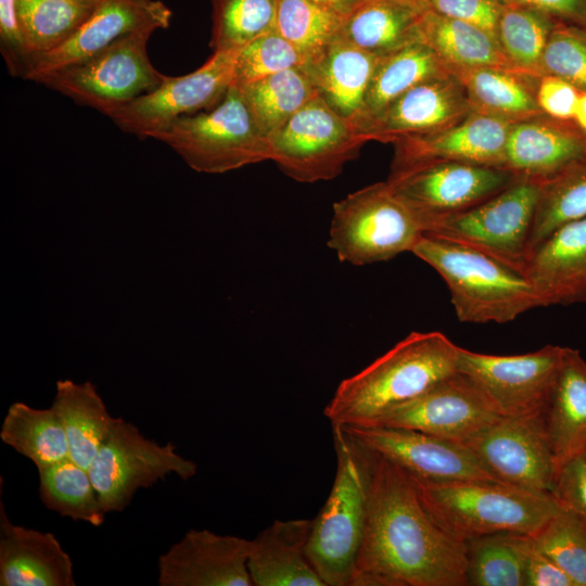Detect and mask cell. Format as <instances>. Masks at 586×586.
<instances>
[{
	"instance_id": "cell-4",
	"label": "cell",
	"mask_w": 586,
	"mask_h": 586,
	"mask_svg": "<svg viewBox=\"0 0 586 586\" xmlns=\"http://www.w3.org/2000/svg\"><path fill=\"white\" fill-rule=\"evenodd\" d=\"M415 484L431 518L453 537L464 543L501 532L533 535L561 507L550 493L502 482Z\"/></svg>"
},
{
	"instance_id": "cell-31",
	"label": "cell",
	"mask_w": 586,
	"mask_h": 586,
	"mask_svg": "<svg viewBox=\"0 0 586 586\" xmlns=\"http://www.w3.org/2000/svg\"><path fill=\"white\" fill-rule=\"evenodd\" d=\"M419 36L453 74L479 67L519 68L509 61L494 36L431 10L420 23Z\"/></svg>"
},
{
	"instance_id": "cell-50",
	"label": "cell",
	"mask_w": 586,
	"mask_h": 586,
	"mask_svg": "<svg viewBox=\"0 0 586 586\" xmlns=\"http://www.w3.org/2000/svg\"><path fill=\"white\" fill-rule=\"evenodd\" d=\"M536 8L558 21L586 28V0H510Z\"/></svg>"
},
{
	"instance_id": "cell-24",
	"label": "cell",
	"mask_w": 586,
	"mask_h": 586,
	"mask_svg": "<svg viewBox=\"0 0 586 586\" xmlns=\"http://www.w3.org/2000/svg\"><path fill=\"white\" fill-rule=\"evenodd\" d=\"M525 273L544 307L586 304V217L545 239L531 253Z\"/></svg>"
},
{
	"instance_id": "cell-33",
	"label": "cell",
	"mask_w": 586,
	"mask_h": 586,
	"mask_svg": "<svg viewBox=\"0 0 586 586\" xmlns=\"http://www.w3.org/2000/svg\"><path fill=\"white\" fill-rule=\"evenodd\" d=\"M0 438L37 469L69 457L62 421L52 407L41 409L13 403L3 418Z\"/></svg>"
},
{
	"instance_id": "cell-35",
	"label": "cell",
	"mask_w": 586,
	"mask_h": 586,
	"mask_svg": "<svg viewBox=\"0 0 586 586\" xmlns=\"http://www.w3.org/2000/svg\"><path fill=\"white\" fill-rule=\"evenodd\" d=\"M260 131L268 138L319 95L303 68H290L239 88Z\"/></svg>"
},
{
	"instance_id": "cell-49",
	"label": "cell",
	"mask_w": 586,
	"mask_h": 586,
	"mask_svg": "<svg viewBox=\"0 0 586 586\" xmlns=\"http://www.w3.org/2000/svg\"><path fill=\"white\" fill-rule=\"evenodd\" d=\"M525 586H575L569 575L532 540L526 561Z\"/></svg>"
},
{
	"instance_id": "cell-21",
	"label": "cell",
	"mask_w": 586,
	"mask_h": 586,
	"mask_svg": "<svg viewBox=\"0 0 586 586\" xmlns=\"http://www.w3.org/2000/svg\"><path fill=\"white\" fill-rule=\"evenodd\" d=\"M511 124L471 113L446 129L408 136L393 142L390 174L440 162H459L504 168Z\"/></svg>"
},
{
	"instance_id": "cell-48",
	"label": "cell",
	"mask_w": 586,
	"mask_h": 586,
	"mask_svg": "<svg viewBox=\"0 0 586 586\" xmlns=\"http://www.w3.org/2000/svg\"><path fill=\"white\" fill-rule=\"evenodd\" d=\"M579 90L566 80L550 74L538 77L536 100L544 115L573 122Z\"/></svg>"
},
{
	"instance_id": "cell-40",
	"label": "cell",
	"mask_w": 586,
	"mask_h": 586,
	"mask_svg": "<svg viewBox=\"0 0 586 586\" xmlns=\"http://www.w3.org/2000/svg\"><path fill=\"white\" fill-rule=\"evenodd\" d=\"M346 17L311 0H279L273 29L309 61L340 37Z\"/></svg>"
},
{
	"instance_id": "cell-34",
	"label": "cell",
	"mask_w": 586,
	"mask_h": 586,
	"mask_svg": "<svg viewBox=\"0 0 586 586\" xmlns=\"http://www.w3.org/2000/svg\"><path fill=\"white\" fill-rule=\"evenodd\" d=\"M532 536L501 532L466 542L467 585L525 586Z\"/></svg>"
},
{
	"instance_id": "cell-20",
	"label": "cell",
	"mask_w": 586,
	"mask_h": 586,
	"mask_svg": "<svg viewBox=\"0 0 586 586\" xmlns=\"http://www.w3.org/2000/svg\"><path fill=\"white\" fill-rule=\"evenodd\" d=\"M250 539L189 530L158 557L160 586H253Z\"/></svg>"
},
{
	"instance_id": "cell-25",
	"label": "cell",
	"mask_w": 586,
	"mask_h": 586,
	"mask_svg": "<svg viewBox=\"0 0 586 586\" xmlns=\"http://www.w3.org/2000/svg\"><path fill=\"white\" fill-rule=\"evenodd\" d=\"M311 525L313 519L275 520L250 539L253 586H326L307 555Z\"/></svg>"
},
{
	"instance_id": "cell-11",
	"label": "cell",
	"mask_w": 586,
	"mask_h": 586,
	"mask_svg": "<svg viewBox=\"0 0 586 586\" xmlns=\"http://www.w3.org/2000/svg\"><path fill=\"white\" fill-rule=\"evenodd\" d=\"M88 471L110 513L123 511L139 489L152 487L170 474L188 481L196 474L198 466L178 454L171 442L150 440L133 423L117 417Z\"/></svg>"
},
{
	"instance_id": "cell-13",
	"label": "cell",
	"mask_w": 586,
	"mask_h": 586,
	"mask_svg": "<svg viewBox=\"0 0 586 586\" xmlns=\"http://www.w3.org/2000/svg\"><path fill=\"white\" fill-rule=\"evenodd\" d=\"M237 52L214 51L198 69L167 76L153 91L112 111L107 117L141 139L167 128L177 118L217 106L233 85Z\"/></svg>"
},
{
	"instance_id": "cell-46",
	"label": "cell",
	"mask_w": 586,
	"mask_h": 586,
	"mask_svg": "<svg viewBox=\"0 0 586 586\" xmlns=\"http://www.w3.org/2000/svg\"><path fill=\"white\" fill-rule=\"evenodd\" d=\"M506 0H425L437 14L470 23L497 39V27Z\"/></svg>"
},
{
	"instance_id": "cell-6",
	"label": "cell",
	"mask_w": 586,
	"mask_h": 586,
	"mask_svg": "<svg viewBox=\"0 0 586 586\" xmlns=\"http://www.w3.org/2000/svg\"><path fill=\"white\" fill-rule=\"evenodd\" d=\"M423 231L419 215L382 181L334 203L328 246L341 262L364 266L411 252Z\"/></svg>"
},
{
	"instance_id": "cell-7",
	"label": "cell",
	"mask_w": 586,
	"mask_h": 586,
	"mask_svg": "<svg viewBox=\"0 0 586 586\" xmlns=\"http://www.w3.org/2000/svg\"><path fill=\"white\" fill-rule=\"evenodd\" d=\"M153 139L167 144L199 173L222 174L270 161L268 138L234 85L217 106L177 118Z\"/></svg>"
},
{
	"instance_id": "cell-28",
	"label": "cell",
	"mask_w": 586,
	"mask_h": 586,
	"mask_svg": "<svg viewBox=\"0 0 586 586\" xmlns=\"http://www.w3.org/2000/svg\"><path fill=\"white\" fill-rule=\"evenodd\" d=\"M473 113L509 124L544 115L538 107V77L520 68L479 67L455 73Z\"/></svg>"
},
{
	"instance_id": "cell-23",
	"label": "cell",
	"mask_w": 586,
	"mask_h": 586,
	"mask_svg": "<svg viewBox=\"0 0 586 586\" xmlns=\"http://www.w3.org/2000/svg\"><path fill=\"white\" fill-rule=\"evenodd\" d=\"M0 585L75 586L74 563L50 532L11 522L0 505Z\"/></svg>"
},
{
	"instance_id": "cell-19",
	"label": "cell",
	"mask_w": 586,
	"mask_h": 586,
	"mask_svg": "<svg viewBox=\"0 0 586 586\" xmlns=\"http://www.w3.org/2000/svg\"><path fill=\"white\" fill-rule=\"evenodd\" d=\"M471 113L461 81L447 73L404 92L361 124L358 133L367 142L393 143L404 137L446 129Z\"/></svg>"
},
{
	"instance_id": "cell-36",
	"label": "cell",
	"mask_w": 586,
	"mask_h": 586,
	"mask_svg": "<svg viewBox=\"0 0 586 586\" xmlns=\"http://www.w3.org/2000/svg\"><path fill=\"white\" fill-rule=\"evenodd\" d=\"M37 470L39 498L46 508L74 521L103 524L106 512L88 470L69 457Z\"/></svg>"
},
{
	"instance_id": "cell-8",
	"label": "cell",
	"mask_w": 586,
	"mask_h": 586,
	"mask_svg": "<svg viewBox=\"0 0 586 586\" xmlns=\"http://www.w3.org/2000/svg\"><path fill=\"white\" fill-rule=\"evenodd\" d=\"M540 182L517 177L486 201L431 221L423 234L473 247L525 272Z\"/></svg>"
},
{
	"instance_id": "cell-43",
	"label": "cell",
	"mask_w": 586,
	"mask_h": 586,
	"mask_svg": "<svg viewBox=\"0 0 586 586\" xmlns=\"http://www.w3.org/2000/svg\"><path fill=\"white\" fill-rule=\"evenodd\" d=\"M306 63V56L272 29L237 51L233 85L243 88L285 69L303 68Z\"/></svg>"
},
{
	"instance_id": "cell-32",
	"label": "cell",
	"mask_w": 586,
	"mask_h": 586,
	"mask_svg": "<svg viewBox=\"0 0 586 586\" xmlns=\"http://www.w3.org/2000/svg\"><path fill=\"white\" fill-rule=\"evenodd\" d=\"M450 73L436 53L419 37L386 54L380 55L357 124L381 112L396 98L428 79Z\"/></svg>"
},
{
	"instance_id": "cell-42",
	"label": "cell",
	"mask_w": 586,
	"mask_h": 586,
	"mask_svg": "<svg viewBox=\"0 0 586 586\" xmlns=\"http://www.w3.org/2000/svg\"><path fill=\"white\" fill-rule=\"evenodd\" d=\"M532 536L534 546L557 563L575 586H586V527L560 509Z\"/></svg>"
},
{
	"instance_id": "cell-45",
	"label": "cell",
	"mask_w": 586,
	"mask_h": 586,
	"mask_svg": "<svg viewBox=\"0 0 586 586\" xmlns=\"http://www.w3.org/2000/svg\"><path fill=\"white\" fill-rule=\"evenodd\" d=\"M0 50L9 73L24 79L31 55L17 14L16 0H0Z\"/></svg>"
},
{
	"instance_id": "cell-12",
	"label": "cell",
	"mask_w": 586,
	"mask_h": 586,
	"mask_svg": "<svg viewBox=\"0 0 586 586\" xmlns=\"http://www.w3.org/2000/svg\"><path fill=\"white\" fill-rule=\"evenodd\" d=\"M563 353V346L550 344L532 353L508 356L459 346L457 371L500 417L540 413L550 396Z\"/></svg>"
},
{
	"instance_id": "cell-29",
	"label": "cell",
	"mask_w": 586,
	"mask_h": 586,
	"mask_svg": "<svg viewBox=\"0 0 586 586\" xmlns=\"http://www.w3.org/2000/svg\"><path fill=\"white\" fill-rule=\"evenodd\" d=\"M429 10L425 0H362L347 15L340 37L383 55L419 38Z\"/></svg>"
},
{
	"instance_id": "cell-3",
	"label": "cell",
	"mask_w": 586,
	"mask_h": 586,
	"mask_svg": "<svg viewBox=\"0 0 586 586\" xmlns=\"http://www.w3.org/2000/svg\"><path fill=\"white\" fill-rule=\"evenodd\" d=\"M411 253L444 280L461 322L506 323L544 307L525 272L484 252L422 234Z\"/></svg>"
},
{
	"instance_id": "cell-41",
	"label": "cell",
	"mask_w": 586,
	"mask_h": 586,
	"mask_svg": "<svg viewBox=\"0 0 586 586\" xmlns=\"http://www.w3.org/2000/svg\"><path fill=\"white\" fill-rule=\"evenodd\" d=\"M279 0H211L214 51L237 52L275 28Z\"/></svg>"
},
{
	"instance_id": "cell-10",
	"label": "cell",
	"mask_w": 586,
	"mask_h": 586,
	"mask_svg": "<svg viewBox=\"0 0 586 586\" xmlns=\"http://www.w3.org/2000/svg\"><path fill=\"white\" fill-rule=\"evenodd\" d=\"M270 161L298 182L330 180L367 142L355 124L317 95L268 137Z\"/></svg>"
},
{
	"instance_id": "cell-47",
	"label": "cell",
	"mask_w": 586,
	"mask_h": 586,
	"mask_svg": "<svg viewBox=\"0 0 586 586\" xmlns=\"http://www.w3.org/2000/svg\"><path fill=\"white\" fill-rule=\"evenodd\" d=\"M551 495L559 505L573 512L586 527V456L581 455L558 471Z\"/></svg>"
},
{
	"instance_id": "cell-17",
	"label": "cell",
	"mask_w": 586,
	"mask_h": 586,
	"mask_svg": "<svg viewBox=\"0 0 586 586\" xmlns=\"http://www.w3.org/2000/svg\"><path fill=\"white\" fill-rule=\"evenodd\" d=\"M171 10L161 0H99L89 18L64 43L31 59L24 79L38 82L84 62L117 39L141 30L165 29Z\"/></svg>"
},
{
	"instance_id": "cell-39",
	"label": "cell",
	"mask_w": 586,
	"mask_h": 586,
	"mask_svg": "<svg viewBox=\"0 0 586 586\" xmlns=\"http://www.w3.org/2000/svg\"><path fill=\"white\" fill-rule=\"evenodd\" d=\"M558 20L536 8L506 0L497 27V40L517 67L542 75V58Z\"/></svg>"
},
{
	"instance_id": "cell-16",
	"label": "cell",
	"mask_w": 586,
	"mask_h": 586,
	"mask_svg": "<svg viewBox=\"0 0 586 586\" xmlns=\"http://www.w3.org/2000/svg\"><path fill=\"white\" fill-rule=\"evenodd\" d=\"M341 426L364 446L394 462L417 483L500 482L460 442L407 429Z\"/></svg>"
},
{
	"instance_id": "cell-1",
	"label": "cell",
	"mask_w": 586,
	"mask_h": 586,
	"mask_svg": "<svg viewBox=\"0 0 586 586\" xmlns=\"http://www.w3.org/2000/svg\"><path fill=\"white\" fill-rule=\"evenodd\" d=\"M367 449V515L351 586H467L466 543L431 518L403 469Z\"/></svg>"
},
{
	"instance_id": "cell-15",
	"label": "cell",
	"mask_w": 586,
	"mask_h": 586,
	"mask_svg": "<svg viewBox=\"0 0 586 586\" xmlns=\"http://www.w3.org/2000/svg\"><path fill=\"white\" fill-rule=\"evenodd\" d=\"M460 443L500 482L538 493L551 492L557 466L543 412L501 417Z\"/></svg>"
},
{
	"instance_id": "cell-18",
	"label": "cell",
	"mask_w": 586,
	"mask_h": 586,
	"mask_svg": "<svg viewBox=\"0 0 586 586\" xmlns=\"http://www.w3.org/2000/svg\"><path fill=\"white\" fill-rule=\"evenodd\" d=\"M501 417L458 371L370 425L407 429L462 442Z\"/></svg>"
},
{
	"instance_id": "cell-27",
	"label": "cell",
	"mask_w": 586,
	"mask_h": 586,
	"mask_svg": "<svg viewBox=\"0 0 586 586\" xmlns=\"http://www.w3.org/2000/svg\"><path fill=\"white\" fill-rule=\"evenodd\" d=\"M543 416L558 473L586 451V361L579 351L564 347Z\"/></svg>"
},
{
	"instance_id": "cell-30",
	"label": "cell",
	"mask_w": 586,
	"mask_h": 586,
	"mask_svg": "<svg viewBox=\"0 0 586 586\" xmlns=\"http://www.w3.org/2000/svg\"><path fill=\"white\" fill-rule=\"evenodd\" d=\"M51 407L62 421L69 458L88 470L117 418L90 381L59 380Z\"/></svg>"
},
{
	"instance_id": "cell-37",
	"label": "cell",
	"mask_w": 586,
	"mask_h": 586,
	"mask_svg": "<svg viewBox=\"0 0 586 586\" xmlns=\"http://www.w3.org/2000/svg\"><path fill=\"white\" fill-rule=\"evenodd\" d=\"M98 1L16 0L17 14L31 59L68 40L89 18Z\"/></svg>"
},
{
	"instance_id": "cell-26",
	"label": "cell",
	"mask_w": 586,
	"mask_h": 586,
	"mask_svg": "<svg viewBox=\"0 0 586 586\" xmlns=\"http://www.w3.org/2000/svg\"><path fill=\"white\" fill-rule=\"evenodd\" d=\"M379 59L380 55L339 37L307 61L303 69L319 95L357 126Z\"/></svg>"
},
{
	"instance_id": "cell-52",
	"label": "cell",
	"mask_w": 586,
	"mask_h": 586,
	"mask_svg": "<svg viewBox=\"0 0 586 586\" xmlns=\"http://www.w3.org/2000/svg\"><path fill=\"white\" fill-rule=\"evenodd\" d=\"M573 122L586 135V91H579Z\"/></svg>"
},
{
	"instance_id": "cell-44",
	"label": "cell",
	"mask_w": 586,
	"mask_h": 586,
	"mask_svg": "<svg viewBox=\"0 0 586 586\" xmlns=\"http://www.w3.org/2000/svg\"><path fill=\"white\" fill-rule=\"evenodd\" d=\"M558 76L586 91V28L557 21L542 58V75Z\"/></svg>"
},
{
	"instance_id": "cell-9",
	"label": "cell",
	"mask_w": 586,
	"mask_h": 586,
	"mask_svg": "<svg viewBox=\"0 0 586 586\" xmlns=\"http://www.w3.org/2000/svg\"><path fill=\"white\" fill-rule=\"evenodd\" d=\"M152 30L126 35L84 62L63 68L39 81L104 115L155 90L166 75L148 55Z\"/></svg>"
},
{
	"instance_id": "cell-38",
	"label": "cell",
	"mask_w": 586,
	"mask_h": 586,
	"mask_svg": "<svg viewBox=\"0 0 586 586\" xmlns=\"http://www.w3.org/2000/svg\"><path fill=\"white\" fill-rule=\"evenodd\" d=\"M583 217H586V157L540 182L530 255L555 230Z\"/></svg>"
},
{
	"instance_id": "cell-22",
	"label": "cell",
	"mask_w": 586,
	"mask_h": 586,
	"mask_svg": "<svg viewBox=\"0 0 586 586\" xmlns=\"http://www.w3.org/2000/svg\"><path fill=\"white\" fill-rule=\"evenodd\" d=\"M586 157V135L574 122L546 115L511 124L504 168L544 181Z\"/></svg>"
},
{
	"instance_id": "cell-5",
	"label": "cell",
	"mask_w": 586,
	"mask_h": 586,
	"mask_svg": "<svg viewBox=\"0 0 586 586\" xmlns=\"http://www.w3.org/2000/svg\"><path fill=\"white\" fill-rule=\"evenodd\" d=\"M332 430L336 471L313 519L307 555L326 586H351L367 515L369 455L343 426Z\"/></svg>"
},
{
	"instance_id": "cell-51",
	"label": "cell",
	"mask_w": 586,
	"mask_h": 586,
	"mask_svg": "<svg viewBox=\"0 0 586 586\" xmlns=\"http://www.w3.org/2000/svg\"><path fill=\"white\" fill-rule=\"evenodd\" d=\"M326 7L332 8L346 16L355 10L362 0H311Z\"/></svg>"
},
{
	"instance_id": "cell-2",
	"label": "cell",
	"mask_w": 586,
	"mask_h": 586,
	"mask_svg": "<svg viewBox=\"0 0 586 586\" xmlns=\"http://www.w3.org/2000/svg\"><path fill=\"white\" fill-rule=\"evenodd\" d=\"M459 346L437 331L411 332L344 379L323 410L332 425H370L457 372Z\"/></svg>"
},
{
	"instance_id": "cell-14",
	"label": "cell",
	"mask_w": 586,
	"mask_h": 586,
	"mask_svg": "<svg viewBox=\"0 0 586 586\" xmlns=\"http://www.w3.org/2000/svg\"><path fill=\"white\" fill-rule=\"evenodd\" d=\"M515 178L514 174L500 167L440 162L390 174L386 181L419 215L425 230L435 219L486 201Z\"/></svg>"
},
{
	"instance_id": "cell-53",
	"label": "cell",
	"mask_w": 586,
	"mask_h": 586,
	"mask_svg": "<svg viewBox=\"0 0 586 586\" xmlns=\"http://www.w3.org/2000/svg\"><path fill=\"white\" fill-rule=\"evenodd\" d=\"M585 456H586V451H585Z\"/></svg>"
}]
</instances>
